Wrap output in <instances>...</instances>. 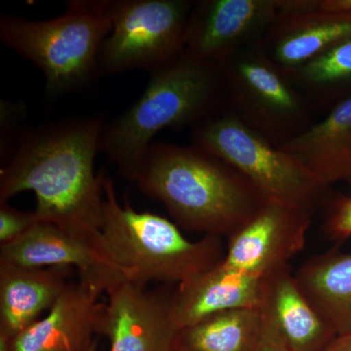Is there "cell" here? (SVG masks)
Returning a JSON list of instances; mask_svg holds the SVG:
<instances>
[{
  "label": "cell",
  "mask_w": 351,
  "mask_h": 351,
  "mask_svg": "<svg viewBox=\"0 0 351 351\" xmlns=\"http://www.w3.org/2000/svg\"><path fill=\"white\" fill-rule=\"evenodd\" d=\"M105 124L96 115L25 130L0 171V203L32 191L39 221L53 223L108 256L101 237L106 176L94 170Z\"/></svg>",
  "instance_id": "1"
},
{
  "label": "cell",
  "mask_w": 351,
  "mask_h": 351,
  "mask_svg": "<svg viewBox=\"0 0 351 351\" xmlns=\"http://www.w3.org/2000/svg\"><path fill=\"white\" fill-rule=\"evenodd\" d=\"M134 182L180 228L204 237L228 239L267 201L239 171L193 145L152 143Z\"/></svg>",
  "instance_id": "2"
},
{
  "label": "cell",
  "mask_w": 351,
  "mask_h": 351,
  "mask_svg": "<svg viewBox=\"0 0 351 351\" xmlns=\"http://www.w3.org/2000/svg\"><path fill=\"white\" fill-rule=\"evenodd\" d=\"M226 108L219 66L184 50L172 63L151 73L138 100L105 124L101 152L117 166L122 177L135 182L156 133L166 128L195 126Z\"/></svg>",
  "instance_id": "3"
},
{
  "label": "cell",
  "mask_w": 351,
  "mask_h": 351,
  "mask_svg": "<svg viewBox=\"0 0 351 351\" xmlns=\"http://www.w3.org/2000/svg\"><path fill=\"white\" fill-rule=\"evenodd\" d=\"M104 191L101 243L130 282L181 285L214 269L225 258L221 237L191 241L169 219L135 211L127 201L120 204L110 178L104 180Z\"/></svg>",
  "instance_id": "4"
},
{
  "label": "cell",
  "mask_w": 351,
  "mask_h": 351,
  "mask_svg": "<svg viewBox=\"0 0 351 351\" xmlns=\"http://www.w3.org/2000/svg\"><path fill=\"white\" fill-rule=\"evenodd\" d=\"M112 29L107 0L69 1L49 20L0 18L1 43L43 71L50 95L82 90L99 75V52Z\"/></svg>",
  "instance_id": "5"
},
{
  "label": "cell",
  "mask_w": 351,
  "mask_h": 351,
  "mask_svg": "<svg viewBox=\"0 0 351 351\" xmlns=\"http://www.w3.org/2000/svg\"><path fill=\"white\" fill-rule=\"evenodd\" d=\"M193 145L232 165L265 196L313 217L330 186L297 157L276 147L226 108L193 127Z\"/></svg>",
  "instance_id": "6"
},
{
  "label": "cell",
  "mask_w": 351,
  "mask_h": 351,
  "mask_svg": "<svg viewBox=\"0 0 351 351\" xmlns=\"http://www.w3.org/2000/svg\"><path fill=\"white\" fill-rule=\"evenodd\" d=\"M226 108L280 147L313 125V101L274 63L262 43L242 48L219 64Z\"/></svg>",
  "instance_id": "7"
},
{
  "label": "cell",
  "mask_w": 351,
  "mask_h": 351,
  "mask_svg": "<svg viewBox=\"0 0 351 351\" xmlns=\"http://www.w3.org/2000/svg\"><path fill=\"white\" fill-rule=\"evenodd\" d=\"M112 32L101 44L99 75L152 73L186 50L191 0H107Z\"/></svg>",
  "instance_id": "8"
},
{
  "label": "cell",
  "mask_w": 351,
  "mask_h": 351,
  "mask_svg": "<svg viewBox=\"0 0 351 351\" xmlns=\"http://www.w3.org/2000/svg\"><path fill=\"white\" fill-rule=\"evenodd\" d=\"M280 0H200L186 31V51L219 66L235 52L262 43Z\"/></svg>",
  "instance_id": "9"
},
{
  "label": "cell",
  "mask_w": 351,
  "mask_h": 351,
  "mask_svg": "<svg viewBox=\"0 0 351 351\" xmlns=\"http://www.w3.org/2000/svg\"><path fill=\"white\" fill-rule=\"evenodd\" d=\"M311 218L282 203L265 201L246 225L228 237L221 263L244 274L269 276L304 250Z\"/></svg>",
  "instance_id": "10"
},
{
  "label": "cell",
  "mask_w": 351,
  "mask_h": 351,
  "mask_svg": "<svg viewBox=\"0 0 351 351\" xmlns=\"http://www.w3.org/2000/svg\"><path fill=\"white\" fill-rule=\"evenodd\" d=\"M350 38L351 13L322 10L320 0H280L262 45L274 63L290 73Z\"/></svg>",
  "instance_id": "11"
},
{
  "label": "cell",
  "mask_w": 351,
  "mask_h": 351,
  "mask_svg": "<svg viewBox=\"0 0 351 351\" xmlns=\"http://www.w3.org/2000/svg\"><path fill=\"white\" fill-rule=\"evenodd\" d=\"M0 261L29 267H73L101 293L128 281L121 269L94 245L53 223L38 221L19 239L0 245Z\"/></svg>",
  "instance_id": "12"
},
{
  "label": "cell",
  "mask_w": 351,
  "mask_h": 351,
  "mask_svg": "<svg viewBox=\"0 0 351 351\" xmlns=\"http://www.w3.org/2000/svg\"><path fill=\"white\" fill-rule=\"evenodd\" d=\"M170 291L122 281L108 291L103 336L110 351H170L176 329Z\"/></svg>",
  "instance_id": "13"
},
{
  "label": "cell",
  "mask_w": 351,
  "mask_h": 351,
  "mask_svg": "<svg viewBox=\"0 0 351 351\" xmlns=\"http://www.w3.org/2000/svg\"><path fill=\"white\" fill-rule=\"evenodd\" d=\"M101 294L80 279L69 282L45 317L9 339V351H87L103 336Z\"/></svg>",
  "instance_id": "14"
},
{
  "label": "cell",
  "mask_w": 351,
  "mask_h": 351,
  "mask_svg": "<svg viewBox=\"0 0 351 351\" xmlns=\"http://www.w3.org/2000/svg\"><path fill=\"white\" fill-rule=\"evenodd\" d=\"M267 277L228 269L221 263L172 291L171 320L179 330L221 311L260 308Z\"/></svg>",
  "instance_id": "15"
},
{
  "label": "cell",
  "mask_w": 351,
  "mask_h": 351,
  "mask_svg": "<svg viewBox=\"0 0 351 351\" xmlns=\"http://www.w3.org/2000/svg\"><path fill=\"white\" fill-rule=\"evenodd\" d=\"M260 313L290 351H320L337 334L298 285L290 265L267 277Z\"/></svg>",
  "instance_id": "16"
},
{
  "label": "cell",
  "mask_w": 351,
  "mask_h": 351,
  "mask_svg": "<svg viewBox=\"0 0 351 351\" xmlns=\"http://www.w3.org/2000/svg\"><path fill=\"white\" fill-rule=\"evenodd\" d=\"M73 270L0 261V334L11 339L40 319L68 287Z\"/></svg>",
  "instance_id": "17"
},
{
  "label": "cell",
  "mask_w": 351,
  "mask_h": 351,
  "mask_svg": "<svg viewBox=\"0 0 351 351\" xmlns=\"http://www.w3.org/2000/svg\"><path fill=\"white\" fill-rule=\"evenodd\" d=\"M280 149L297 157L328 186L351 182V97Z\"/></svg>",
  "instance_id": "18"
},
{
  "label": "cell",
  "mask_w": 351,
  "mask_h": 351,
  "mask_svg": "<svg viewBox=\"0 0 351 351\" xmlns=\"http://www.w3.org/2000/svg\"><path fill=\"white\" fill-rule=\"evenodd\" d=\"M295 278L309 302L337 336L351 332V253L338 249L302 263Z\"/></svg>",
  "instance_id": "19"
},
{
  "label": "cell",
  "mask_w": 351,
  "mask_h": 351,
  "mask_svg": "<svg viewBox=\"0 0 351 351\" xmlns=\"http://www.w3.org/2000/svg\"><path fill=\"white\" fill-rule=\"evenodd\" d=\"M258 308L212 314L176 332L173 351H256L262 335Z\"/></svg>",
  "instance_id": "20"
},
{
  "label": "cell",
  "mask_w": 351,
  "mask_h": 351,
  "mask_svg": "<svg viewBox=\"0 0 351 351\" xmlns=\"http://www.w3.org/2000/svg\"><path fill=\"white\" fill-rule=\"evenodd\" d=\"M288 73L315 108L334 107L351 97V38Z\"/></svg>",
  "instance_id": "21"
},
{
  "label": "cell",
  "mask_w": 351,
  "mask_h": 351,
  "mask_svg": "<svg viewBox=\"0 0 351 351\" xmlns=\"http://www.w3.org/2000/svg\"><path fill=\"white\" fill-rule=\"evenodd\" d=\"M323 232L334 241H345L351 237V195L332 198Z\"/></svg>",
  "instance_id": "22"
},
{
  "label": "cell",
  "mask_w": 351,
  "mask_h": 351,
  "mask_svg": "<svg viewBox=\"0 0 351 351\" xmlns=\"http://www.w3.org/2000/svg\"><path fill=\"white\" fill-rule=\"evenodd\" d=\"M38 221L34 212L22 211L7 203H0V245L19 239Z\"/></svg>",
  "instance_id": "23"
},
{
  "label": "cell",
  "mask_w": 351,
  "mask_h": 351,
  "mask_svg": "<svg viewBox=\"0 0 351 351\" xmlns=\"http://www.w3.org/2000/svg\"><path fill=\"white\" fill-rule=\"evenodd\" d=\"M263 320V318H262ZM256 351H290L263 321L262 335Z\"/></svg>",
  "instance_id": "24"
},
{
  "label": "cell",
  "mask_w": 351,
  "mask_h": 351,
  "mask_svg": "<svg viewBox=\"0 0 351 351\" xmlns=\"http://www.w3.org/2000/svg\"><path fill=\"white\" fill-rule=\"evenodd\" d=\"M320 8L336 13H351V0H320Z\"/></svg>",
  "instance_id": "25"
},
{
  "label": "cell",
  "mask_w": 351,
  "mask_h": 351,
  "mask_svg": "<svg viewBox=\"0 0 351 351\" xmlns=\"http://www.w3.org/2000/svg\"><path fill=\"white\" fill-rule=\"evenodd\" d=\"M320 351H351V332L337 336Z\"/></svg>",
  "instance_id": "26"
},
{
  "label": "cell",
  "mask_w": 351,
  "mask_h": 351,
  "mask_svg": "<svg viewBox=\"0 0 351 351\" xmlns=\"http://www.w3.org/2000/svg\"><path fill=\"white\" fill-rule=\"evenodd\" d=\"M0 351H9V339L0 334Z\"/></svg>",
  "instance_id": "27"
},
{
  "label": "cell",
  "mask_w": 351,
  "mask_h": 351,
  "mask_svg": "<svg viewBox=\"0 0 351 351\" xmlns=\"http://www.w3.org/2000/svg\"><path fill=\"white\" fill-rule=\"evenodd\" d=\"M98 350V339L93 343V346L89 348L87 351H97Z\"/></svg>",
  "instance_id": "28"
},
{
  "label": "cell",
  "mask_w": 351,
  "mask_h": 351,
  "mask_svg": "<svg viewBox=\"0 0 351 351\" xmlns=\"http://www.w3.org/2000/svg\"><path fill=\"white\" fill-rule=\"evenodd\" d=\"M170 351H173V350H170Z\"/></svg>",
  "instance_id": "29"
}]
</instances>
